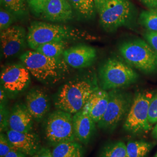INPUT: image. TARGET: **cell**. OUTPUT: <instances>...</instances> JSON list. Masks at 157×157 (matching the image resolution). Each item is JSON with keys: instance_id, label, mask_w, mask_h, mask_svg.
<instances>
[{"instance_id": "7c38bea8", "label": "cell", "mask_w": 157, "mask_h": 157, "mask_svg": "<svg viewBox=\"0 0 157 157\" xmlns=\"http://www.w3.org/2000/svg\"><path fill=\"white\" fill-rule=\"evenodd\" d=\"M63 56L69 66L76 69L84 68L91 65L94 62L97 51L90 45L80 44L67 49Z\"/></svg>"}, {"instance_id": "ffe728a7", "label": "cell", "mask_w": 157, "mask_h": 157, "mask_svg": "<svg viewBox=\"0 0 157 157\" xmlns=\"http://www.w3.org/2000/svg\"><path fill=\"white\" fill-rule=\"evenodd\" d=\"M67 41H52L39 46L34 51L51 58H59L66 50Z\"/></svg>"}, {"instance_id": "6da1fadb", "label": "cell", "mask_w": 157, "mask_h": 157, "mask_svg": "<svg viewBox=\"0 0 157 157\" xmlns=\"http://www.w3.org/2000/svg\"><path fill=\"white\" fill-rule=\"evenodd\" d=\"M20 59L30 74L44 84L56 83L63 78L69 71L63 58L45 56L36 51L24 52Z\"/></svg>"}, {"instance_id": "3957f363", "label": "cell", "mask_w": 157, "mask_h": 157, "mask_svg": "<svg viewBox=\"0 0 157 157\" xmlns=\"http://www.w3.org/2000/svg\"><path fill=\"white\" fill-rule=\"evenodd\" d=\"M99 87L95 80H70L58 90L54 98L55 106L58 109L75 114L83 109L92 93Z\"/></svg>"}, {"instance_id": "d4e9b609", "label": "cell", "mask_w": 157, "mask_h": 157, "mask_svg": "<svg viewBox=\"0 0 157 157\" xmlns=\"http://www.w3.org/2000/svg\"><path fill=\"white\" fill-rule=\"evenodd\" d=\"M1 5L14 15L23 16L26 13V0H2Z\"/></svg>"}, {"instance_id": "30bf717a", "label": "cell", "mask_w": 157, "mask_h": 157, "mask_svg": "<svg viewBox=\"0 0 157 157\" xmlns=\"http://www.w3.org/2000/svg\"><path fill=\"white\" fill-rule=\"evenodd\" d=\"M30 72L24 65L6 66L1 72V87L6 93L15 95L25 90L30 83Z\"/></svg>"}, {"instance_id": "4dcf8cb0", "label": "cell", "mask_w": 157, "mask_h": 157, "mask_svg": "<svg viewBox=\"0 0 157 157\" xmlns=\"http://www.w3.org/2000/svg\"><path fill=\"white\" fill-rule=\"evenodd\" d=\"M144 38L157 52V32L148 31L144 34Z\"/></svg>"}, {"instance_id": "1f68e13d", "label": "cell", "mask_w": 157, "mask_h": 157, "mask_svg": "<svg viewBox=\"0 0 157 157\" xmlns=\"http://www.w3.org/2000/svg\"><path fill=\"white\" fill-rule=\"evenodd\" d=\"M31 157H53L52 151L48 148H41L38 151Z\"/></svg>"}, {"instance_id": "ba28073f", "label": "cell", "mask_w": 157, "mask_h": 157, "mask_svg": "<svg viewBox=\"0 0 157 157\" xmlns=\"http://www.w3.org/2000/svg\"><path fill=\"white\" fill-rule=\"evenodd\" d=\"M72 114L58 109L51 113L45 122V135L51 144L75 141Z\"/></svg>"}, {"instance_id": "f35d334b", "label": "cell", "mask_w": 157, "mask_h": 157, "mask_svg": "<svg viewBox=\"0 0 157 157\" xmlns=\"http://www.w3.org/2000/svg\"><path fill=\"white\" fill-rule=\"evenodd\" d=\"M155 157H157V154H156V155H155Z\"/></svg>"}, {"instance_id": "2e32d148", "label": "cell", "mask_w": 157, "mask_h": 157, "mask_svg": "<svg viewBox=\"0 0 157 157\" xmlns=\"http://www.w3.org/2000/svg\"><path fill=\"white\" fill-rule=\"evenodd\" d=\"M72 8L68 0H50L41 16L51 22H67L73 17Z\"/></svg>"}, {"instance_id": "836d02e7", "label": "cell", "mask_w": 157, "mask_h": 157, "mask_svg": "<svg viewBox=\"0 0 157 157\" xmlns=\"http://www.w3.org/2000/svg\"><path fill=\"white\" fill-rule=\"evenodd\" d=\"M26 154L18 150H12L6 154L5 157H26Z\"/></svg>"}, {"instance_id": "cb8c5ba5", "label": "cell", "mask_w": 157, "mask_h": 157, "mask_svg": "<svg viewBox=\"0 0 157 157\" xmlns=\"http://www.w3.org/2000/svg\"><path fill=\"white\" fill-rule=\"evenodd\" d=\"M101 157H128L126 144L122 141L110 144L104 148Z\"/></svg>"}, {"instance_id": "d6986e66", "label": "cell", "mask_w": 157, "mask_h": 157, "mask_svg": "<svg viewBox=\"0 0 157 157\" xmlns=\"http://www.w3.org/2000/svg\"><path fill=\"white\" fill-rule=\"evenodd\" d=\"M52 154L53 157H83L84 150L80 144L73 141L54 146Z\"/></svg>"}, {"instance_id": "f546056e", "label": "cell", "mask_w": 157, "mask_h": 157, "mask_svg": "<svg viewBox=\"0 0 157 157\" xmlns=\"http://www.w3.org/2000/svg\"><path fill=\"white\" fill-rule=\"evenodd\" d=\"M50 0H35L32 10L36 15H42Z\"/></svg>"}, {"instance_id": "e0dca14e", "label": "cell", "mask_w": 157, "mask_h": 157, "mask_svg": "<svg viewBox=\"0 0 157 157\" xmlns=\"http://www.w3.org/2000/svg\"><path fill=\"white\" fill-rule=\"evenodd\" d=\"M33 120L26 105L17 103L10 112L9 128L20 132H30L33 129Z\"/></svg>"}, {"instance_id": "9a60e30c", "label": "cell", "mask_w": 157, "mask_h": 157, "mask_svg": "<svg viewBox=\"0 0 157 157\" xmlns=\"http://www.w3.org/2000/svg\"><path fill=\"white\" fill-rule=\"evenodd\" d=\"M108 102V92L99 87L92 93L82 111L98 124L105 112Z\"/></svg>"}, {"instance_id": "7a4b0ae2", "label": "cell", "mask_w": 157, "mask_h": 157, "mask_svg": "<svg viewBox=\"0 0 157 157\" xmlns=\"http://www.w3.org/2000/svg\"><path fill=\"white\" fill-rule=\"evenodd\" d=\"M93 38L87 32L79 29L44 22L32 23L27 33V43L34 50L40 45L52 41L91 40Z\"/></svg>"}, {"instance_id": "8d00e7d4", "label": "cell", "mask_w": 157, "mask_h": 157, "mask_svg": "<svg viewBox=\"0 0 157 157\" xmlns=\"http://www.w3.org/2000/svg\"><path fill=\"white\" fill-rule=\"evenodd\" d=\"M152 136L156 140H157V122L155 124L154 127L152 128Z\"/></svg>"}, {"instance_id": "8992f818", "label": "cell", "mask_w": 157, "mask_h": 157, "mask_svg": "<svg viewBox=\"0 0 157 157\" xmlns=\"http://www.w3.org/2000/svg\"><path fill=\"white\" fill-rule=\"evenodd\" d=\"M153 94L148 91H141L135 95L126 116L124 128L132 135L148 133L152 129L148 121V111Z\"/></svg>"}, {"instance_id": "603a6c76", "label": "cell", "mask_w": 157, "mask_h": 157, "mask_svg": "<svg viewBox=\"0 0 157 157\" xmlns=\"http://www.w3.org/2000/svg\"><path fill=\"white\" fill-rule=\"evenodd\" d=\"M139 23L149 32H157V8H151L141 12L139 17Z\"/></svg>"}, {"instance_id": "e575fe53", "label": "cell", "mask_w": 157, "mask_h": 157, "mask_svg": "<svg viewBox=\"0 0 157 157\" xmlns=\"http://www.w3.org/2000/svg\"><path fill=\"white\" fill-rule=\"evenodd\" d=\"M7 96H6V93L4 89L1 87L0 90V99H1V104H5V102L6 100Z\"/></svg>"}, {"instance_id": "4fadbf2b", "label": "cell", "mask_w": 157, "mask_h": 157, "mask_svg": "<svg viewBox=\"0 0 157 157\" xmlns=\"http://www.w3.org/2000/svg\"><path fill=\"white\" fill-rule=\"evenodd\" d=\"M6 134L17 150L32 156L41 148L39 136L32 132H20L8 130Z\"/></svg>"}, {"instance_id": "4316f807", "label": "cell", "mask_w": 157, "mask_h": 157, "mask_svg": "<svg viewBox=\"0 0 157 157\" xmlns=\"http://www.w3.org/2000/svg\"><path fill=\"white\" fill-rule=\"evenodd\" d=\"M15 148L12 144L11 141L8 139L6 134L1 132L0 135V157H5L12 150H15Z\"/></svg>"}, {"instance_id": "52a82bcc", "label": "cell", "mask_w": 157, "mask_h": 157, "mask_svg": "<svg viewBox=\"0 0 157 157\" xmlns=\"http://www.w3.org/2000/svg\"><path fill=\"white\" fill-rule=\"evenodd\" d=\"M107 109L98 123L100 129L111 131L115 129L128 113L133 98L130 94L118 89L110 90Z\"/></svg>"}, {"instance_id": "f1b7e54d", "label": "cell", "mask_w": 157, "mask_h": 157, "mask_svg": "<svg viewBox=\"0 0 157 157\" xmlns=\"http://www.w3.org/2000/svg\"><path fill=\"white\" fill-rule=\"evenodd\" d=\"M148 121L151 124L157 122V94L153 95L148 111Z\"/></svg>"}, {"instance_id": "5bb4252c", "label": "cell", "mask_w": 157, "mask_h": 157, "mask_svg": "<svg viewBox=\"0 0 157 157\" xmlns=\"http://www.w3.org/2000/svg\"><path fill=\"white\" fill-rule=\"evenodd\" d=\"M25 101L29 111L36 122H40L49 111L50 99L44 90L31 89L26 95Z\"/></svg>"}, {"instance_id": "d590c367", "label": "cell", "mask_w": 157, "mask_h": 157, "mask_svg": "<svg viewBox=\"0 0 157 157\" xmlns=\"http://www.w3.org/2000/svg\"><path fill=\"white\" fill-rule=\"evenodd\" d=\"M108 0H94L95 3L96 10L98 11L102 6H103Z\"/></svg>"}, {"instance_id": "7402d4cb", "label": "cell", "mask_w": 157, "mask_h": 157, "mask_svg": "<svg viewBox=\"0 0 157 157\" xmlns=\"http://www.w3.org/2000/svg\"><path fill=\"white\" fill-rule=\"evenodd\" d=\"M151 144L144 141H129L126 144L128 157H146L151 150Z\"/></svg>"}, {"instance_id": "44dd1931", "label": "cell", "mask_w": 157, "mask_h": 157, "mask_svg": "<svg viewBox=\"0 0 157 157\" xmlns=\"http://www.w3.org/2000/svg\"><path fill=\"white\" fill-rule=\"evenodd\" d=\"M73 9L78 15L86 19L93 17L95 15L94 0H68Z\"/></svg>"}, {"instance_id": "9c48e42d", "label": "cell", "mask_w": 157, "mask_h": 157, "mask_svg": "<svg viewBox=\"0 0 157 157\" xmlns=\"http://www.w3.org/2000/svg\"><path fill=\"white\" fill-rule=\"evenodd\" d=\"M97 11L102 28L111 32L128 22L132 6L128 0H108Z\"/></svg>"}, {"instance_id": "8fae6325", "label": "cell", "mask_w": 157, "mask_h": 157, "mask_svg": "<svg viewBox=\"0 0 157 157\" xmlns=\"http://www.w3.org/2000/svg\"><path fill=\"white\" fill-rule=\"evenodd\" d=\"M1 48L4 58L15 56L22 50L27 41L25 29L19 26H11L1 31Z\"/></svg>"}, {"instance_id": "74e56055", "label": "cell", "mask_w": 157, "mask_h": 157, "mask_svg": "<svg viewBox=\"0 0 157 157\" xmlns=\"http://www.w3.org/2000/svg\"><path fill=\"white\" fill-rule=\"evenodd\" d=\"M35 0H26V2L28 3L29 6L32 8V7L33 6L34 2Z\"/></svg>"}, {"instance_id": "5b68a950", "label": "cell", "mask_w": 157, "mask_h": 157, "mask_svg": "<svg viewBox=\"0 0 157 157\" xmlns=\"http://www.w3.org/2000/svg\"><path fill=\"white\" fill-rule=\"evenodd\" d=\"M139 75L130 65L117 59L109 58L99 71L100 88L105 90L119 89L136 83Z\"/></svg>"}, {"instance_id": "277c9868", "label": "cell", "mask_w": 157, "mask_h": 157, "mask_svg": "<svg viewBox=\"0 0 157 157\" xmlns=\"http://www.w3.org/2000/svg\"><path fill=\"white\" fill-rule=\"evenodd\" d=\"M124 60L131 67L146 74L157 71V52L144 40L124 42L119 48Z\"/></svg>"}, {"instance_id": "d6a6232c", "label": "cell", "mask_w": 157, "mask_h": 157, "mask_svg": "<svg viewBox=\"0 0 157 157\" xmlns=\"http://www.w3.org/2000/svg\"><path fill=\"white\" fill-rule=\"evenodd\" d=\"M149 9L157 8V0H140Z\"/></svg>"}, {"instance_id": "83f0119b", "label": "cell", "mask_w": 157, "mask_h": 157, "mask_svg": "<svg viewBox=\"0 0 157 157\" xmlns=\"http://www.w3.org/2000/svg\"><path fill=\"white\" fill-rule=\"evenodd\" d=\"M10 112L5 106V104H1L0 108V130L1 132H6L9 128V119Z\"/></svg>"}, {"instance_id": "ac0fdd59", "label": "cell", "mask_w": 157, "mask_h": 157, "mask_svg": "<svg viewBox=\"0 0 157 157\" xmlns=\"http://www.w3.org/2000/svg\"><path fill=\"white\" fill-rule=\"evenodd\" d=\"M73 122L76 139L87 144L94 135L96 123L82 110L73 114Z\"/></svg>"}, {"instance_id": "484cf974", "label": "cell", "mask_w": 157, "mask_h": 157, "mask_svg": "<svg viewBox=\"0 0 157 157\" xmlns=\"http://www.w3.org/2000/svg\"><path fill=\"white\" fill-rule=\"evenodd\" d=\"M13 13L3 8H1L0 10V29L1 31L11 26L13 22L14 17Z\"/></svg>"}]
</instances>
